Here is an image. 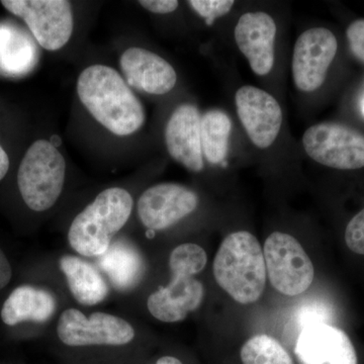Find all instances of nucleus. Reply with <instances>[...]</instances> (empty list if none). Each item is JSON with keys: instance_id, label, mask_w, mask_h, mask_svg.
I'll return each mask as SVG.
<instances>
[{"instance_id": "1", "label": "nucleus", "mask_w": 364, "mask_h": 364, "mask_svg": "<svg viewBox=\"0 0 364 364\" xmlns=\"http://www.w3.org/2000/svg\"><path fill=\"white\" fill-rule=\"evenodd\" d=\"M233 107L251 159L270 162L299 158V145L289 133L279 97L261 86L242 85L234 90Z\"/></svg>"}, {"instance_id": "2", "label": "nucleus", "mask_w": 364, "mask_h": 364, "mask_svg": "<svg viewBox=\"0 0 364 364\" xmlns=\"http://www.w3.org/2000/svg\"><path fill=\"white\" fill-rule=\"evenodd\" d=\"M237 13L232 26L234 44L263 88L279 98L287 55L284 20L267 6Z\"/></svg>"}, {"instance_id": "3", "label": "nucleus", "mask_w": 364, "mask_h": 364, "mask_svg": "<svg viewBox=\"0 0 364 364\" xmlns=\"http://www.w3.org/2000/svg\"><path fill=\"white\" fill-rule=\"evenodd\" d=\"M77 92L91 116L114 135H131L145 123L140 100L111 67L93 65L83 70Z\"/></svg>"}, {"instance_id": "4", "label": "nucleus", "mask_w": 364, "mask_h": 364, "mask_svg": "<svg viewBox=\"0 0 364 364\" xmlns=\"http://www.w3.org/2000/svg\"><path fill=\"white\" fill-rule=\"evenodd\" d=\"M267 267L259 241L250 232H232L223 240L214 260L215 282L237 303L250 305L267 286Z\"/></svg>"}, {"instance_id": "5", "label": "nucleus", "mask_w": 364, "mask_h": 364, "mask_svg": "<svg viewBox=\"0 0 364 364\" xmlns=\"http://www.w3.org/2000/svg\"><path fill=\"white\" fill-rule=\"evenodd\" d=\"M133 205L126 189H105L72 222L68 233L71 247L80 255L100 257L128 222Z\"/></svg>"}, {"instance_id": "6", "label": "nucleus", "mask_w": 364, "mask_h": 364, "mask_svg": "<svg viewBox=\"0 0 364 364\" xmlns=\"http://www.w3.org/2000/svg\"><path fill=\"white\" fill-rule=\"evenodd\" d=\"M339 52V41L331 28L309 26L299 33L289 59L291 82L299 100H310L324 88Z\"/></svg>"}, {"instance_id": "7", "label": "nucleus", "mask_w": 364, "mask_h": 364, "mask_svg": "<svg viewBox=\"0 0 364 364\" xmlns=\"http://www.w3.org/2000/svg\"><path fill=\"white\" fill-rule=\"evenodd\" d=\"M66 162L49 141L39 140L26 151L18 184L23 202L35 212L49 210L58 200L65 181Z\"/></svg>"}, {"instance_id": "8", "label": "nucleus", "mask_w": 364, "mask_h": 364, "mask_svg": "<svg viewBox=\"0 0 364 364\" xmlns=\"http://www.w3.org/2000/svg\"><path fill=\"white\" fill-rule=\"evenodd\" d=\"M299 145L304 156L321 166L343 171L364 168V133L349 124L333 121L311 124Z\"/></svg>"}, {"instance_id": "9", "label": "nucleus", "mask_w": 364, "mask_h": 364, "mask_svg": "<svg viewBox=\"0 0 364 364\" xmlns=\"http://www.w3.org/2000/svg\"><path fill=\"white\" fill-rule=\"evenodd\" d=\"M263 254L268 279L279 293L296 296L312 286L315 277L313 262L291 235L273 232L265 240Z\"/></svg>"}, {"instance_id": "10", "label": "nucleus", "mask_w": 364, "mask_h": 364, "mask_svg": "<svg viewBox=\"0 0 364 364\" xmlns=\"http://www.w3.org/2000/svg\"><path fill=\"white\" fill-rule=\"evenodd\" d=\"M9 13L23 18L41 47L61 49L73 33V14L66 0H4Z\"/></svg>"}, {"instance_id": "11", "label": "nucleus", "mask_w": 364, "mask_h": 364, "mask_svg": "<svg viewBox=\"0 0 364 364\" xmlns=\"http://www.w3.org/2000/svg\"><path fill=\"white\" fill-rule=\"evenodd\" d=\"M200 136L205 165L228 170L236 160L251 159L240 127L227 109L215 107L203 112Z\"/></svg>"}, {"instance_id": "12", "label": "nucleus", "mask_w": 364, "mask_h": 364, "mask_svg": "<svg viewBox=\"0 0 364 364\" xmlns=\"http://www.w3.org/2000/svg\"><path fill=\"white\" fill-rule=\"evenodd\" d=\"M57 333L60 340L69 346L124 345L135 337L133 327L124 318L100 312L86 318L76 309L62 313Z\"/></svg>"}, {"instance_id": "13", "label": "nucleus", "mask_w": 364, "mask_h": 364, "mask_svg": "<svg viewBox=\"0 0 364 364\" xmlns=\"http://www.w3.org/2000/svg\"><path fill=\"white\" fill-rule=\"evenodd\" d=\"M198 203L200 198L195 191L167 182L144 191L139 198L138 214L144 226L151 231H159L193 214Z\"/></svg>"}, {"instance_id": "14", "label": "nucleus", "mask_w": 364, "mask_h": 364, "mask_svg": "<svg viewBox=\"0 0 364 364\" xmlns=\"http://www.w3.org/2000/svg\"><path fill=\"white\" fill-rule=\"evenodd\" d=\"M202 114L193 102L177 105L165 127V145L170 157L193 173L205 169L200 136Z\"/></svg>"}, {"instance_id": "15", "label": "nucleus", "mask_w": 364, "mask_h": 364, "mask_svg": "<svg viewBox=\"0 0 364 364\" xmlns=\"http://www.w3.org/2000/svg\"><path fill=\"white\" fill-rule=\"evenodd\" d=\"M296 354L303 364H358V355L343 330L312 323L299 334Z\"/></svg>"}, {"instance_id": "16", "label": "nucleus", "mask_w": 364, "mask_h": 364, "mask_svg": "<svg viewBox=\"0 0 364 364\" xmlns=\"http://www.w3.org/2000/svg\"><path fill=\"white\" fill-rule=\"evenodd\" d=\"M119 65L129 85L149 95H167L177 85L174 67L149 50L130 48L122 55Z\"/></svg>"}, {"instance_id": "17", "label": "nucleus", "mask_w": 364, "mask_h": 364, "mask_svg": "<svg viewBox=\"0 0 364 364\" xmlns=\"http://www.w3.org/2000/svg\"><path fill=\"white\" fill-rule=\"evenodd\" d=\"M205 289L193 277L172 275L166 287H159L148 299V310L153 317L165 323L181 322L202 305Z\"/></svg>"}, {"instance_id": "18", "label": "nucleus", "mask_w": 364, "mask_h": 364, "mask_svg": "<svg viewBox=\"0 0 364 364\" xmlns=\"http://www.w3.org/2000/svg\"><path fill=\"white\" fill-rule=\"evenodd\" d=\"M56 310V301L49 291L23 286L14 289L2 306L4 324L14 326L23 322L43 323Z\"/></svg>"}, {"instance_id": "19", "label": "nucleus", "mask_w": 364, "mask_h": 364, "mask_svg": "<svg viewBox=\"0 0 364 364\" xmlns=\"http://www.w3.org/2000/svg\"><path fill=\"white\" fill-rule=\"evenodd\" d=\"M98 265L109 277L117 289H133L142 279L145 265L138 250L126 242L111 244L98 257Z\"/></svg>"}, {"instance_id": "20", "label": "nucleus", "mask_w": 364, "mask_h": 364, "mask_svg": "<svg viewBox=\"0 0 364 364\" xmlns=\"http://www.w3.org/2000/svg\"><path fill=\"white\" fill-rule=\"evenodd\" d=\"M60 268L66 277L71 294L78 303L93 306L107 298L109 291L107 282L90 263L68 255L61 258Z\"/></svg>"}, {"instance_id": "21", "label": "nucleus", "mask_w": 364, "mask_h": 364, "mask_svg": "<svg viewBox=\"0 0 364 364\" xmlns=\"http://www.w3.org/2000/svg\"><path fill=\"white\" fill-rule=\"evenodd\" d=\"M243 364H294L293 358L284 347L268 335H256L242 346Z\"/></svg>"}, {"instance_id": "22", "label": "nucleus", "mask_w": 364, "mask_h": 364, "mask_svg": "<svg viewBox=\"0 0 364 364\" xmlns=\"http://www.w3.org/2000/svg\"><path fill=\"white\" fill-rule=\"evenodd\" d=\"M9 26H0V68L16 73L31 66V46Z\"/></svg>"}, {"instance_id": "23", "label": "nucleus", "mask_w": 364, "mask_h": 364, "mask_svg": "<svg viewBox=\"0 0 364 364\" xmlns=\"http://www.w3.org/2000/svg\"><path fill=\"white\" fill-rule=\"evenodd\" d=\"M208 262L205 249L198 244L186 243L177 246L169 257V267L172 275L195 277L202 272Z\"/></svg>"}, {"instance_id": "24", "label": "nucleus", "mask_w": 364, "mask_h": 364, "mask_svg": "<svg viewBox=\"0 0 364 364\" xmlns=\"http://www.w3.org/2000/svg\"><path fill=\"white\" fill-rule=\"evenodd\" d=\"M188 4L208 26L232 16L238 6L234 0H191Z\"/></svg>"}, {"instance_id": "25", "label": "nucleus", "mask_w": 364, "mask_h": 364, "mask_svg": "<svg viewBox=\"0 0 364 364\" xmlns=\"http://www.w3.org/2000/svg\"><path fill=\"white\" fill-rule=\"evenodd\" d=\"M345 242L352 252L364 255V208L347 224Z\"/></svg>"}, {"instance_id": "26", "label": "nucleus", "mask_w": 364, "mask_h": 364, "mask_svg": "<svg viewBox=\"0 0 364 364\" xmlns=\"http://www.w3.org/2000/svg\"><path fill=\"white\" fill-rule=\"evenodd\" d=\"M345 37L352 57L364 65V18L351 21L347 26Z\"/></svg>"}, {"instance_id": "27", "label": "nucleus", "mask_w": 364, "mask_h": 364, "mask_svg": "<svg viewBox=\"0 0 364 364\" xmlns=\"http://www.w3.org/2000/svg\"><path fill=\"white\" fill-rule=\"evenodd\" d=\"M139 4L150 13L157 14H171L179 7L177 0H141Z\"/></svg>"}, {"instance_id": "28", "label": "nucleus", "mask_w": 364, "mask_h": 364, "mask_svg": "<svg viewBox=\"0 0 364 364\" xmlns=\"http://www.w3.org/2000/svg\"><path fill=\"white\" fill-rule=\"evenodd\" d=\"M11 275H13V270H11V263L7 259L6 254L0 249V289L9 284Z\"/></svg>"}, {"instance_id": "29", "label": "nucleus", "mask_w": 364, "mask_h": 364, "mask_svg": "<svg viewBox=\"0 0 364 364\" xmlns=\"http://www.w3.org/2000/svg\"><path fill=\"white\" fill-rule=\"evenodd\" d=\"M9 168V158L6 151L0 145V181L6 176Z\"/></svg>"}, {"instance_id": "30", "label": "nucleus", "mask_w": 364, "mask_h": 364, "mask_svg": "<svg viewBox=\"0 0 364 364\" xmlns=\"http://www.w3.org/2000/svg\"><path fill=\"white\" fill-rule=\"evenodd\" d=\"M156 364H182L179 359L172 358V356H164L157 361Z\"/></svg>"}, {"instance_id": "31", "label": "nucleus", "mask_w": 364, "mask_h": 364, "mask_svg": "<svg viewBox=\"0 0 364 364\" xmlns=\"http://www.w3.org/2000/svg\"><path fill=\"white\" fill-rule=\"evenodd\" d=\"M358 107L359 114H360L361 117L364 119V90L361 95H359Z\"/></svg>"}]
</instances>
